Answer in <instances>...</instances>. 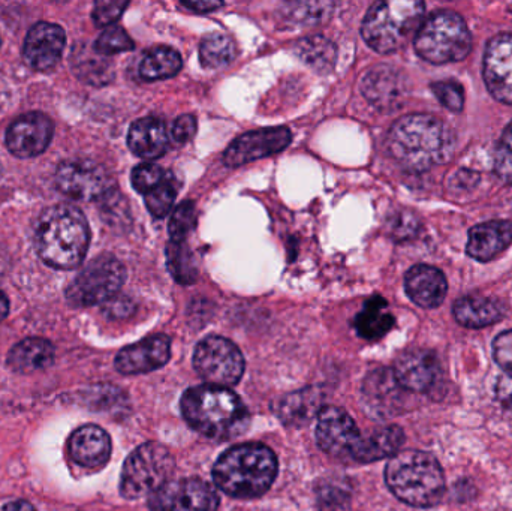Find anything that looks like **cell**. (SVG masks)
<instances>
[{"instance_id":"6da1fadb","label":"cell","mask_w":512,"mask_h":511,"mask_svg":"<svg viewBox=\"0 0 512 511\" xmlns=\"http://www.w3.org/2000/svg\"><path fill=\"white\" fill-rule=\"evenodd\" d=\"M90 245L86 216L71 204L48 207L35 224V249L47 266L72 270L83 263Z\"/></svg>"},{"instance_id":"7a4b0ae2","label":"cell","mask_w":512,"mask_h":511,"mask_svg":"<svg viewBox=\"0 0 512 511\" xmlns=\"http://www.w3.org/2000/svg\"><path fill=\"white\" fill-rule=\"evenodd\" d=\"M387 146L403 168L420 173L447 162L454 140L450 129L436 117L409 114L391 126Z\"/></svg>"},{"instance_id":"3957f363","label":"cell","mask_w":512,"mask_h":511,"mask_svg":"<svg viewBox=\"0 0 512 511\" xmlns=\"http://www.w3.org/2000/svg\"><path fill=\"white\" fill-rule=\"evenodd\" d=\"M182 413L195 431L213 440L239 437L249 426L248 408L227 387H192L183 395Z\"/></svg>"},{"instance_id":"277c9868","label":"cell","mask_w":512,"mask_h":511,"mask_svg":"<svg viewBox=\"0 0 512 511\" xmlns=\"http://www.w3.org/2000/svg\"><path fill=\"white\" fill-rule=\"evenodd\" d=\"M277 474L276 455L262 444H240L227 450L213 468L216 486L230 497L251 500L264 495Z\"/></svg>"},{"instance_id":"5b68a950","label":"cell","mask_w":512,"mask_h":511,"mask_svg":"<svg viewBox=\"0 0 512 511\" xmlns=\"http://www.w3.org/2000/svg\"><path fill=\"white\" fill-rule=\"evenodd\" d=\"M385 480L390 491L412 507H433L444 498V471L429 453H397L385 468Z\"/></svg>"},{"instance_id":"8992f818","label":"cell","mask_w":512,"mask_h":511,"mask_svg":"<svg viewBox=\"0 0 512 511\" xmlns=\"http://www.w3.org/2000/svg\"><path fill=\"white\" fill-rule=\"evenodd\" d=\"M423 2L385 0L367 11L361 26L364 41L376 53L390 54L406 44L420 29L424 17Z\"/></svg>"},{"instance_id":"52a82bcc","label":"cell","mask_w":512,"mask_h":511,"mask_svg":"<svg viewBox=\"0 0 512 511\" xmlns=\"http://www.w3.org/2000/svg\"><path fill=\"white\" fill-rule=\"evenodd\" d=\"M414 47L421 59L433 65L460 62L471 53L472 36L459 14L438 11L421 23Z\"/></svg>"},{"instance_id":"ba28073f","label":"cell","mask_w":512,"mask_h":511,"mask_svg":"<svg viewBox=\"0 0 512 511\" xmlns=\"http://www.w3.org/2000/svg\"><path fill=\"white\" fill-rule=\"evenodd\" d=\"M176 468L173 455L159 443H146L129 455L120 477V494L126 500L152 497L170 482Z\"/></svg>"},{"instance_id":"9c48e42d","label":"cell","mask_w":512,"mask_h":511,"mask_svg":"<svg viewBox=\"0 0 512 511\" xmlns=\"http://www.w3.org/2000/svg\"><path fill=\"white\" fill-rule=\"evenodd\" d=\"M126 279V270L116 257L99 255L90 261L66 288V300L74 308L107 303L117 296Z\"/></svg>"},{"instance_id":"30bf717a","label":"cell","mask_w":512,"mask_h":511,"mask_svg":"<svg viewBox=\"0 0 512 511\" xmlns=\"http://www.w3.org/2000/svg\"><path fill=\"white\" fill-rule=\"evenodd\" d=\"M195 371L210 386L230 387L245 372V359L239 348L221 336H209L195 348Z\"/></svg>"},{"instance_id":"8fae6325","label":"cell","mask_w":512,"mask_h":511,"mask_svg":"<svg viewBox=\"0 0 512 511\" xmlns=\"http://www.w3.org/2000/svg\"><path fill=\"white\" fill-rule=\"evenodd\" d=\"M57 189L77 201L104 200L113 194L114 180L101 165L86 159L65 161L57 167Z\"/></svg>"},{"instance_id":"7c38bea8","label":"cell","mask_w":512,"mask_h":511,"mask_svg":"<svg viewBox=\"0 0 512 511\" xmlns=\"http://www.w3.org/2000/svg\"><path fill=\"white\" fill-rule=\"evenodd\" d=\"M149 507L152 511H216L219 497L203 480H170L149 497Z\"/></svg>"},{"instance_id":"4fadbf2b","label":"cell","mask_w":512,"mask_h":511,"mask_svg":"<svg viewBox=\"0 0 512 511\" xmlns=\"http://www.w3.org/2000/svg\"><path fill=\"white\" fill-rule=\"evenodd\" d=\"M53 134V120L41 111H30L9 125L6 147L17 158H35L47 150Z\"/></svg>"},{"instance_id":"5bb4252c","label":"cell","mask_w":512,"mask_h":511,"mask_svg":"<svg viewBox=\"0 0 512 511\" xmlns=\"http://www.w3.org/2000/svg\"><path fill=\"white\" fill-rule=\"evenodd\" d=\"M360 437L354 419L342 408L327 407L319 413L316 441L327 455L352 459Z\"/></svg>"},{"instance_id":"9a60e30c","label":"cell","mask_w":512,"mask_h":511,"mask_svg":"<svg viewBox=\"0 0 512 511\" xmlns=\"http://www.w3.org/2000/svg\"><path fill=\"white\" fill-rule=\"evenodd\" d=\"M292 135L285 126L258 129L240 135L225 150L224 162L231 168L242 167L256 159L276 155L291 143Z\"/></svg>"},{"instance_id":"2e32d148","label":"cell","mask_w":512,"mask_h":511,"mask_svg":"<svg viewBox=\"0 0 512 511\" xmlns=\"http://www.w3.org/2000/svg\"><path fill=\"white\" fill-rule=\"evenodd\" d=\"M65 45V30L59 24L41 21L29 30L24 39V62L35 71H48L62 59Z\"/></svg>"},{"instance_id":"e0dca14e","label":"cell","mask_w":512,"mask_h":511,"mask_svg":"<svg viewBox=\"0 0 512 511\" xmlns=\"http://www.w3.org/2000/svg\"><path fill=\"white\" fill-rule=\"evenodd\" d=\"M483 74L489 92L498 101L512 105V33H502L489 42Z\"/></svg>"},{"instance_id":"ac0fdd59","label":"cell","mask_w":512,"mask_h":511,"mask_svg":"<svg viewBox=\"0 0 512 511\" xmlns=\"http://www.w3.org/2000/svg\"><path fill=\"white\" fill-rule=\"evenodd\" d=\"M171 357L168 336L155 335L123 348L116 357V369L123 375L147 374L167 365Z\"/></svg>"},{"instance_id":"d6986e66","label":"cell","mask_w":512,"mask_h":511,"mask_svg":"<svg viewBox=\"0 0 512 511\" xmlns=\"http://www.w3.org/2000/svg\"><path fill=\"white\" fill-rule=\"evenodd\" d=\"M405 393L391 369H378L364 381L363 405L372 416H396L405 405Z\"/></svg>"},{"instance_id":"ffe728a7","label":"cell","mask_w":512,"mask_h":511,"mask_svg":"<svg viewBox=\"0 0 512 511\" xmlns=\"http://www.w3.org/2000/svg\"><path fill=\"white\" fill-rule=\"evenodd\" d=\"M393 374L408 392H429L441 378V363L432 351L411 350L397 359Z\"/></svg>"},{"instance_id":"44dd1931","label":"cell","mask_w":512,"mask_h":511,"mask_svg":"<svg viewBox=\"0 0 512 511\" xmlns=\"http://www.w3.org/2000/svg\"><path fill=\"white\" fill-rule=\"evenodd\" d=\"M363 95L379 110H396L405 101L408 87L400 71L393 66L379 65L370 69L361 84Z\"/></svg>"},{"instance_id":"7402d4cb","label":"cell","mask_w":512,"mask_h":511,"mask_svg":"<svg viewBox=\"0 0 512 511\" xmlns=\"http://www.w3.org/2000/svg\"><path fill=\"white\" fill-rule=\"evenodd\" d=\"M405 290L415 305L433 309L444 302L448 284L441 270L427 264H418L406 273Z\"/></svg>"},{"instance_id":"603a6c76","label":"cell","mask_w":512,"mask_h":511,"mask_svg":"<svg viewBox=\"0 0 512 511\" xmlns=\"http://www.w3.org/2000/svg\"><path fill=\"white\" fill-rule=\"evenodd\" d=\"M69 455L81 467H102L111 456L110 437L99 426H81L69 438Z\"/></svg>"},{"instance_id":"cb8c5ba5","label":"cell","mask_w":512,"mask_h":511,"mask_svg":"<svg viewBox=\"0 0 512 511\" xmlns=\"http://www.w3.org/2000/svg\"><path fill=\"white\" fill-rule=\"evenodd\" d=\"M512 243V221H489L469 231L466 252L474 260L487 263Z\"/></svg>"},{"instance_id":"d4e9b609","label":"cell","mask_w":512,"mask_h":511,"mask_svg":"<svg viewBox=\"0 0 512 511\" xmlns=\"http://www.w3.org/2000/svg\"><path fill=\"white\" fill-rule=\"evenodd\" d=\"M170 135L167 125L159 117H143L132 123L128 132V146L134 155L152 161L161 158L168 150Z\"/></svg>"},{"instance_id":"484cf974","label":"cell","mask_w":512,"mask_h":511,"mask_svg":"<svg viewBox=\"0 0 512 511\" xmlns=\"http://www.w3.org/2000/svg\"><path fill=\"white\" fill-rule=\"evenodd\" d=\"M324 393L319 389H303L289 393L274 405V413L286 426L306 425L315 416H319L324 408Z\"/></svg>"},{"instance_id":"4316f807","label":"cell","mask_w":512,"mask_h":511,"mask_svg":"<svg viewBox=\"0 0 512 511\" xmlns=\"http://www.w3.org/2000/svg\"><path fill=\"white\" fill-rule=\"evenodd\" d=\"M405 443V434L399 426H384L367 435H361L352 459L358 462H375L397 455Z\"/></svg>"},{"instance_id":"83f0119b","label":"cell","mask_w":512,"mask_h":511,"mask_svg":"<svg viewBox=\"0 0 512 511\" xmlns=\"http://www.w3.org/2000/svg\"><path fill=\"white\" fill-rule=\"evenodd\" d=\"M54 360V347L42 338L18 342L8 354V366L18 374H32L48 368Z\"/></svg>"},{"instance_id":"f1b7e54d","label":"cell","mask_w":512,"mask_h":511,"mask_svg":"<svg viewBox=\"0 0 512 511\" xmlns=\"http://www.w3.org/2000/svg\"><path fill=\"white\" fill-rule=\"evenodd\" d=\"M453 314L457 323L469 329L492 326L504 317L502 306L496 300L483 296L462 297L454 305Z\"/></svg>"},{"instance_id":"f546056e","label":"cell","mask_w":512,"mask_h":511,"mask_svg":"<svg viewBox=\"0 0 512 511\" xmlns=\"http://www.w3.org/2000/svg\"><path fill=\"white\" fill-rule=\"evenodd\" d=\"M387 300L373 296L364 303L363 311L355 317L354 327L361 338L378 341L384 338L394 326V317L387 311Z\"/></svg>"},{"instance_id":"4dcf8cb0","label":"cell","mask_w":512,"mask_h":511,"mask_svg":"<svg viewBox=\"0 0 512 511\" xmlns=\"http://www.w3.org/2000/svg\"><path fill=\"white\" fill-rule=\"evenodd\" d=\"M75 75L90 86H107L114 80V69L95 48L77 47L72 57Z\"/></svg>"},{"instance_id":"1f68e13d","label":"cell","mask_w":512,"mask_h":511,"mask_svg":"<svg viewBox=\"0 0 512 511\" xmlns=\"http://www.w3.org/2000/svg\"><path fill=\"white\" fill-rule=\"evenodd\" d=\"M182 56L170 47H156L144 56L140 63V77L144 81L167 80L179 74Z\"/></svg>"},{"instance_id":"d6a6232c","label":"cell","mask_w":512,"mask_h":511,"mask_svg":"<svg viewBox=\"0 0 512 511\" xmlns=\"http://www.w3.org/2000/svg\"><path fill=\"white\" fill-rule=\"evenodd\" d=\"M295 53L319 74H327L336 65L337 47L324 36H309L295 45Z\"/></svg>"},{"instance_id":"836d02e7","label":"cell","mask_w":512,"mask_h":511,"mask_svg":"<svg viewBox=\"0 0 512 511\" xmlns=\"http://www.w3.org/2000/svg\"><path fill=\"white\" fill-rule=\"evenodd\" d=\"M236 54V44L224 33H210L200 45V60L204 68H224L236 59Z\"/></svg>"},{"instance_id":"e575fe53","label":"cell","mask_w":512,"mask_h":511,"mask_svg":"<svg viewBox=\"0 0 512 511\" xmlns=\"http://www.w3.org/2000/svg\"><path fill=\"white\" fill-rule=\"evenodd\" d=\"M167 266L179 284L191 285L197 281L198 269L194 254L185 242H170L167 246Z\"/></svg>"},{"instance_id":"d590c367","label":"cell","mask_w":512,"mask_h":511,"mask_svg":"<svg viewBox=\"0 0 512 511\" xmlns=\"http://www.w3.org/2000/svg\"><path fill=\"white\" fill-rule=\"evenodd\" d=\"M144 197H146L147 209L152 213L153 218L164 219L168 216L177 197V185L173 173L167 171L164 182Z\"/></svg>"},{"instance_id":"8d00e7d4","label":"cell","mask_w":512,"mask_h":511,"mask_svg":"<svg viewBox=\"0 0 512 511\" xmlns=\"http://www.w3.org/2000/svg\"><path fill=\"white\" fill-rule=\"evenodd\" d=\"M195 225H197V207L192 201H183L171 215L170 228H168L171 242H185Z\"/></svg>"},{"instance_id":"74e56055","label":"cell","mask_w":512,"mask_h":511,"mask_svg":"<svg viewBox=\"0 0 512 511\" xmlns=\"http://www.w3.org/2000/svg\"><path fill=\"white\" fill-rule=\"evenodd\" d=\"M134 47V41L125 29L120 26H110L96 39L93 48L101 56H113V54L134 50Z\"/></svg>"},{"instance_id":"f35d334b","label":"cell","mask_w":512,"mask_h":511,"mask_svg":"<svg viewBox=\"0 0 512 511\" xmlns=\"http://www.w3.org/2000/svg\"><path fill=\"white\" fill-rule=\"evenodd\" d=\"M165 176H167V171L162 170L158 165L146 162V164H140L134 168L131 182L135 191L147 195L164 182Z\"/></svg>"},{"instance_id":"ab89813d","label":"cell","mask_w":512,"mask_h":511,"mask_svg":"<svg viewBox=\"0 0 512 511\" xmlns=\"http://www.w3.org/2000/svg\"><path fill=\"white\" fill-rule=\"evenodd\" d=\"M289 17L301 23H319L327 20L333 3H289Z\"/></svg>"},{"instance_id":"60d3db41","label":"cell","mask_w":512,"mask_h":511,"mask_svg":"<svg viewBox=\"0 0 512 511\" xmlns=\"http://www.w3.org/2000/svg\"><path fill=\"white\" fill-rule=\"evenodd\" d=\"M318 504L321 511H348L351 498L348 491L328 482L318 488Z\"/></svg>"},{"instance_id":"b9f144b4","label":"cell","mask_w":512,"mask_h":511,"mask_svg":"<svg viewBox=\"0 0 512 511\" xmlns=\"http://www.w3.org/2000/svg\"><path fill=\"white\" fill-rule=\"evenodd\" d=\"M433 93L438 101L450 111H462L465 107V92L456 81H438L432 84Z\"/></svg>"},{"instance_id":"7bdbcfd3","label":"cell","mask_w":512,"mask_h":511,"mask_svg":"<svg viewBox=\"0 0 512 511\" xmlns=\"http://www.w3.org/2000/svg\"><path fill=\"white\" fill-rule=\"evenodd\" d=\"M495 171L499 179L512 183V122L502 134L496 150Z\"/></svg>"},{"instance_id":"ee69618b","label":"cell","mask_w":512,"mask_h":511,"mask_svg":"<svg viewBox=\"0 0 512 511\" xmlns=\"http://www.w3.org/2000/svg\"><path fill=\"white\" fill-rule=\"evenodd\" d=\"M128 2L122 0H101L93 6L92 18L96 26H114L117 20L122 17L123 11L128 8Z\"/></svg>"},{"instance_id":"f6af8a7d","label":"cell","mask_w":512,"mask_h":511,"mask_svg":"<svg viewBox=\"0 0 512 511\" xmlns=\"http://www.w3.org/2000/svg\"><path fill=\"white\" fill-rule=\"evenodd\" d=\"M493 354L501 368L512 374V330L501 333L493 342Z\"/></svg>"},{"instance_id":"bcb514c9","label":"cell","mask_w":512,"mask_h":511,"mask_svg":"<svg viewBox=\"0 0 512 511\" xmlns=\"http://www.w3.org/2000/svg\"><path fill=\"white\" fill-rule=\"evenodd\" d=\"M391 233L396 239H409L418 231V221L411 213H399L390 224Z\"/></svg>"},{"instance_id":"7dc6e473","label":"cell","mask_w":512,"mask_h":511,"mask_svg":"<svg viewBox=\"0 0 512 511\" xmlns=\"http://www.w3.org/2000/svg\"><path fill=\"white\" fill-rule=\"evenodd\" d=\"M195 132H197V120L191 114H185L174 122L171 134L176 143L185 144L194 138Z\"/></svg>"},{"instance_id":"c3c4849f","label":"cell","mask_w":512,"mask_h":511,"mask_svg":"<svg viewBox=\"0 0 512 511\" xmlns=\"http://www.w3.org/2000/svg\"><path fill=\"white\" fill-rule=\"evenodd\" d=\"M105 314L111 318H126L134 312V303L128 297H113L105 303Z\"/></svg>"},{"instance_id":"681fc988","label":"cell","mask_w":512,"mask_h":511,"mask_svg":"<svg viewBox=\"0 0 512 511\" xmlns=\"http://www.w3.org/2000/svg\"><path fill=\"white\" fill-rule=\"evenodd\" d=\"M496 396H498V401L501 402L502 407L507 408V410L512 411V374L511 372H507V374L502 375L499 378L498 384H496Z\"/></svg>"},{"instance_id":"f907efd6","label":"cell","mask_w":512,"mask_h":511,"mask_svg":"<svg viewBox=\"0 0 512 511\" xmlns=\"http://www.w3.org/2000/svg\"><path fill=\"white\" fill-rule=\"evenodd\" d=\"M182 5L186 6V8L192 9V11L210 12L215 11V9L222 8V6H224V3L203 2V0H197V2H182Z\"/></svg>"},{"instance_id":"816d5d0a","label":"cell","mask_w":512,"mask_h":511,"mask_svg":"<svg viewBox=\"0 0 512 511\" xmlns=\"http://www.w3.org/2000/svg\"><path fill=\"white\" fill-rule=\"evenodd\" d=\"M3 511H35L26 501H12L3 507Z\"/></svg>"},{"instance_id":"f5cc1de1","label":"cell","mask_w":512,"mask_h":511,"mask_svg":"<svg viewBox=\"0 0 512 511\" xmlns=\"http://www.w3.org/2000/svg\"><path fill=\"white\" fill-rule=\"evenodd\" d=\"M9 314V302L8 297L0 291V320H5Z\"/></svg>"},{"instance_id":"db71d44e","label":"cell","mask_w":512,"mask_h":511,"mask_svg":"<svg viewBox=\"0 0 512 511\" xmlns=\"http://www.w3.org/2000/svg\"><path fill=\"white\" fill-rule=\"evenodd\" d=\"M499 511H511V510H499Z\"/></svg>"}]
</instances>
